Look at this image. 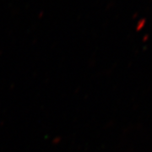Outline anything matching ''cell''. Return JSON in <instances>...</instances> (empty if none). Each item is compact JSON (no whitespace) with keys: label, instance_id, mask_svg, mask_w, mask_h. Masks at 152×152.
Returning a JSON list of instances; mask_svg holds the SVG:
<instances>
[]
</instances>
